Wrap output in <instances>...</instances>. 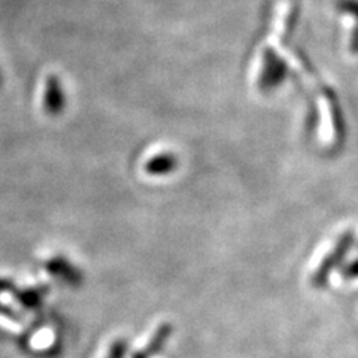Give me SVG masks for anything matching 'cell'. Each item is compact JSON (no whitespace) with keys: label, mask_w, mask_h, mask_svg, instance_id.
Returning <instances> with one entry per match:
<instances>
[{"label":"cell","mask_w":358,"mask_h":358,"mask_svg":"<svg viewBox=\"0 0 358 358\" xmlns=\"http://www.w3.org/2000/svg\"><path fill=\"white\" fill-rule=\"evenodd\" d=\"M288 76V64L273 48L267 47L262 52V66L257 85L262 92H272L281 85Z\"/></svg>","instance_id":"1"},{"label":"cell","mask_w":358,"mask_h":358,"mask_svg":"<svg viewBox=\"0 0 358 358\" xmlns=\"http://www.w3.org/2000/svg\"><path fill=\"white\" fill-rule=\"evenodd\" d=\"M42 105L45 114H48L50 117H57L63 114L66 106V94L59 76L50 75L45 80Z\"/></svg>","instance_id":"2"},{"label":"cell","mask_w":358,"mask_h":358,"mask_svg":"<svg viewBox=\"0 0 358 358\" xmlns=\"http://www.w3.org/2000/svg\"><path fill=\"white\" fill-rule=\"evenodd\" d=\"M173 334V326L171 322H163L154 330L151 338L147 341L141 350L131 355V358H154L163 352L164 346L171 341Z\"/></svg>","instance_id":"3"},{"label":"cell","mask_w":358,"mask_h":358,"mask_svg":"<svg viewBox=\"0 0 358 358\" xmlns=\"http://www.w3.org/2000/svg\"><path fill=\"white\" fill-rule=\"evenodd\" d=\"M45 271L54 278L60 279L64 284H69L78 287L83 284V273L80 268L73 266L69 260L64 257H52L48 262H45Z\"/></svg>","instance_id":"4"},{"label":"cell","mask_w":358,"mask_h":358,"mask_svg":"<svg viewBox=\"0 0 358 358\" xmlns=\"http://www.w3.org/2000/svg\"><path fill=\"white\" fill-rule=\"evenodd\" d=\"M350 236H345L341 239V242L338 243V246L326 257V259L322 260L321 266L317 268L315 275L312 278V282L315 287H322L324 284L327 282V279L330 276V272L333 271L334 266H338L341 259L343 257L345 251L348 250V245H350Z\"/></svg>","instance_id":"5"},{"label":"cell","mask_w":358,"mask_h":358,"mask_svg":"<svg viewBox=\"0 0 358 358\" xmlns=\"http://www.w3.org/2000/svg\"><path fill=\"white\" fill-rule=\"evenodd\" d=\"M178 159L173 152H160L152 155L143 164V171L150 176H164L176 171Z\"/></svg>","instance_id":"6"},{"label":"cell","mask_w":358,"mask_h":358,"mask_svg":"<svg viewBox=\"0 0 358 358\" xmlns=\"http://www.w3.org/2000/svg\"><path fill=\"white\" fill-rule=\"evenodd\" d=\"M50 288L47 285H41V287H33V288H26V289H14V296L17 299L18 303H21L27 309H36L42 305L43 297L48 294Z\"/></svg>","instance_id":"7"},{"label":"cell","mask_w":358,"mask_h":358,"mask_svg":"<svg viewBox=\"0 0 358 358\" xmlns=\"http://www.w3.org/2000/svg\"><path fill=\"white\" fill-rule=\"evenodd\" d=\"M336 6H338L339 13L348 14L355 21V29L352 31L350 45H351L352 52H358V0H338V2H336Z\"/></svg>","instance_id":"8"},{"label":"cell","mask_w":358,"mask_h":358,"mask_svg":"<svg viewBox=\"0 0 358 358\" xmlns=\"http://www.w3.org/2000/svg\"><path fill=\"white\" fill-rule=\"evenodd\" d=\"M127 351H129L127 339L120 338L109 345V350H108L105 358H126Z\"/></svg>","instance_id":"9"},{"label":"cell","mask_w":358,"mask_h":358,"mask_svg":"<svg viewBox=\"0 0 358 358\" xmlns=\"http://www.w3.org/2000/svg\"><path fill=\"white\" fill-rule=\"evenodd\" d=\"M14 284L8 279H0V293H14Z\"/></svg>","instance_id":"10"},{"label":"cell","mask_w":358,"mask_h":358,"mask_svg":"<svg viewBox=\"0 0 358 358\" xmlns=\"http://www.w3.org/2000/svg\"><path fill=\"white\" fill-rule=\"evenodd\" d=\"M0 313H2V315H5V317H8V318L18 320V315H17V313H14L13 310H10V309H9V308H6V306H3L2 303H0Z\"/></svg>","instance_id":"11"},{"label":"cell","mask_w":358,"mask_h":358,"mask_svg":"<svg viewBox=\"0 0 358 358\" xmlns=\"http://www.w3.org/2000/svg\"><path fill=\"white\" fill-rule=\"evenodd\" d=\"M3 84V76H2V71H0V87Z\"/></svg>","instance_id":"12"}]
</instances>
